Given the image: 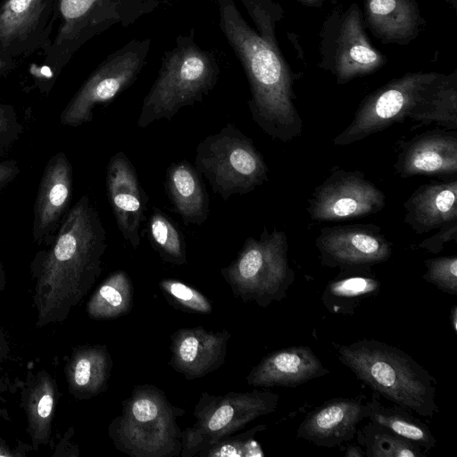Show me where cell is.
<instances>
[{
    "mask_svg": "<svg viewBox=\"0 0 457 457\" xmlns=\"http://www.w3.org/2000/svg\"><path fill=\"white\" fill-rule=\"evenodd\" d=\"M106 231L87 195L69 210L50 247L30 267L36 326L61 323L79 302L98 271Z\"/></svg>",
    "mask_w": 457,
    "mask_h": 457,
    "instance_id": "cell-1",
    "label": "cell"
},
{
    "mask_svg": "<svg viewBox=\"0 0 457 457\" xmlns=\"http://www.w3.org/2000/svg\"><path fill=\"white\" fill-rule=\"evenodd\" d=\"M220 27L240 60L251 89L253 120L270 137L288 142L302 132L295 106L294 79L278 46L269 43L243 19L231 0H220Z\"/></svg>",
    "mask_w": 457,
    "mask_h": 457,
    "instance_id": "cell-2",
    "label": "cell"
},
{
    "mask_svg": "<svg viewBox=\"0 0 457 457\" xmlns=\"http://www.w3.org/2000/svg\"><path fill=\"white\" fill-rule=\"evenodd\" d=\"M332 345L341 363L373 392L424 417L438 411L435 378L403 350L375 339Z\"/></svg>",
    "mask_w": 457,
    "mask_h": 457,
    "instance_id": "cell-3",
    "label": "cell"
},
{
    "mask_svg": "<svg viewBox=\"0 0 457 457\" xmlns=\"http://www.w3.org/2000/svg\"><path fill=\"white\" fill-rule=\"evenodd\" d=\"M214 58L189 39L167 53L159 75L143 101L138 128L170 120L181 108L200 102L217 82Z\"/></svg>",
    "mask_w": 457,
    "mask_h": 457,
    "instance_id": "cell-4",
    "label": "cell"
},
{
    "mask_svg": "<svg viewBox=\"0 0 457 457\" xmlns=\"http://www.w3.org/2000/svg\"><path fill=\"white\" fill-rule=\"evenodd\" d=\"M195 164L224 201L249 193L268 180V167L262 154L232 123L198 143Z\"/></svg>",
    "mask_w": 457,
    "mask_h": 457,
    "instance_id": "cell-5",
    "label": "cell"
},
{
    "mask_svg": "<svg viewBox=\"0 0 457 457\" xmlns=\"http://www.w3.org/2000/svg\"><path fill=\"white\" fill-rule=\"evenodd\" d=\"M320 67L330 72L339 85L371 74L386 58L370 42L356 3L338 6L325 19L320 33Z\"/></svg>",
    "mask_w": 457,
    "mask_h": 457,
    "instance_id": "cell-6",
    "label": "cell"
},
{
    "mask_svg": "<svg viewBox=\"0 0 457 457\" xmlns=\"http://www.w3.org/2000/svg\"><path fill=\"white\" fill-rule=\"evenodd\" d=\"M439 74L409 72L368 95L351 123L334 138V144L345 146L408 119Z\"/></svg>",
    "mask_w": 457,
    "mask_h": 457,
    "instance_id": "cell-7",
    "label": "cell"
},
{
    "mask_svg": "<svg viewBox=\"0 0 457 457\" xmlns=\"http://www.w3.org/2000/svg\"><path fill=\"white\" fill-rule=\"evenodd\" d=\"M285 232L264 228L260 238L249 237L238 254L231 273L252 290L260 303L282 301L295 281L288 264Z\"/></svg>",
    "mask_w": 457,
    "mask_h": 457,
    "instance_id": "cell-8",
    "label": "cell"
},
{
    "mask_svg": "<svg viewBox=\"0 0 457 457\" xmlns=\"http://www.w3.org/2000/svg\"><path fill=\"white\" fill-rule=\"evenodd\" d=\"M139 43L117 51L92 73L62 111V124L77 127L91 121L96 105L112 101L135 81L145 60V49Z\"/></svg>",
    "mask_w": 457,
    "mask_h": 457,
    "instance_id": "cell-9",
    "label": "cell"
},
{
    "mask_svg": "<svg viewBox=\"0 0 457 457\" xmlns=\"http://www.w3.org/2000/svg\"><path fill=\"white\" fill-rule=\"evenodd\" d=\"M386 204L384 193L360 171L335 170L309 199L308 213L316 221L359 219Z\"/></svg>",
    "mask_w": 457,
    "mask_h": 457,
    "instance_id": "cell-10",
    "label": "cell"
},
{
    "mask_svg": "<svg viewBox=\"0 0 457 457\" xmlns=\"http://www.w3.org/2000/svg\"><path fill=\"white\" fill-rule=\"evenodd\" d=\"M315 245L321 263L340 270H371L392 254L390 242L375 224L325 227L316 237Z\"/></svg>",
    "mask_w": 457,
    "mask_h": 457,
    "instance_id": "cell-11",
    "label": "cell"
},
{
    "mask_svg": "<svg viewBox=\"0 0 457 457\" xmlns=\"http://www.w3.org/2000/svg\"><path fill=\"white\" fill-rule=\"evenodd\" d=\"M106 187L116 224L123 238L133 247L138 246L147 197L133 164L123 152L112 155L107 164Z\"/></svg>",
    "mask_w": 457,
    "mask_h": 457,
    "instance_id": "cell-12",
    "label": "cell"
},
{
    "mask_svg": "<svg viewBox=\"0 0 457 457\" xmlns=\"http://www.w3.org/2000/svg\"><path fill=\"white\" fill-rule=\"evenodd\" d=\"M363 396L336 397L307 413L297 428V437L317 446L335 447L353 439L358 425L368 419Z\"/></svg>",
    "mask_w": 457,
    "mask_h": 457,
    "instance_id": "cell-13",
    "label": "cell"
},
{
    "mask_svg": "<svg viewBox=\"0 0 457 457\" xmlns=\"http://www.w3.org/2000/svg\"><path fill=\"white\" fill-rule=\"evenodd\" d=\"M402 178L416 175L455 176L456 130H432L403 142L395 164Z\"/></svg>",
    "mask_w": 457,
    "mask_h": 457,
    "instance_id": "cell-14",
    "label": "cell"
},
{
    "mask_svg": "<svg viewBox=\"0 0 457 457\" xmlns=\"http://www.w3.org/2000/svg\"><path fill=\"white\" fill-rule=\"evenodd\" d=\"M72 195V167L63 153L54 154L47 162L34 207L33 237L46 242L56 228Z\"/></svg>",
    "mask_w": 457,
    "mask_h": 457,
    "instance_id": "cell-15",
    "label": "cell"
},
{
    "mask_svg": "<svg viewBox=\"0 0 457 457\" xmlns=\"http://www.w3.org/2000/svg\"><path fill=\"white\" fill-rule=\"evenodd\" d=\"M328 373L309 346L297 345L265 357L253 371L250 382L261 386L295 387Z\"/></svg>",
    "mask_w": 457,
    "mask_h": 457,
    "instance_id": "cell-16",
    "label": "cell"
},
{
    "mask_svg": "<svg viewBox=\"0 0 457 457\" xmlns=\"http://www.w3.org/2000/svg\"><path fill=\"white\" fill-rule=\"evenodd\" d=\"M404 221L425 234L457 221V180L420 186L404 202Z\"/></svg>",
    "mask_w": 457,
    "mask_h": 457,
    "instance_id": "cell-17",
    "label": "cell"
},
{
    "mask_svg": "<svg viewBox=\"0 0 457 457\" xmlns=\"http://www.w3.org/2000/svg\"><path fill=\"white\" fill-rule=\"evenodd\" d=\"M365 25L384 44L407 45L425 25L416 0H364Z\"/></svg>",
    "mask_w": 457,
    "mask_h": 457,
    "instance_id": "cell-18",
    "label": "cell"
},
{
    "mask_svg": "<svg viewBox=\"0 0 457 457\" xmlns=\"http://www.w3.org/2000/svg\"><path fill=\"white\" fill-rule=\"evenodd\" d=\"M59 396L55 378L45 370L29 373L23 383L21 401L32 450L37 451L50 442Z\"/></svg>",
    "mask_w": 457,
    "mask_h": 457,
    "instance_id": "cell-19",
    "label": "cell"
},
{
    "mask_svg": "<svg viewBox=\"0 0 457 457\" xmlns=\"http://www.w3.org/2000/svg\"><path fill=\"white\" fill-rule=\"evenodd\" d=\"M166 189L175 211L186 224L200 225L209 214V198L199 172L187 161L167 170Z\"/></svg>",
    "mask_w": 457,
    "mask_h": 457,
    "instance_id": "cell-20",
    "label": "cell"
},
{
    "mask_svg": "<svg viewBox=\"0 0 457 457\" xmlns=\"http://www.w3.org/2000/svg\"><path fill=\"white\" fill-rule=\"evenodd\" d=\"M380 290L381 282L371 270H344L328 281L321 302L333 314L353 315L364 300L378 295Z\"/></svg>",
    "mask_w": 457,
    "mask_h": 457,
    "instance_id": "cell-21",
    "label": "cell"
},
{
    "mask_svg": "<svg viewBox=\"0 0 457 457\" xmlns=\"http://www.w3.org/2000/svg\"><path fill=\"white\" fill-rule=\"evenodd\" d=\"M408 119L420 125L436 123L449 130L457 129V71L440 73Z\"/></svg>",
    "mask_w": 457,
    "mask_h": 457,
    "instance_id": "cell-22",
    "label": "cell"
},
{
    "mask_svg": "<svg viewBox=\"0 0 457 457\" xmlns=\"http://www.w3.org/2000/svg\"><path fill=\"white\" fill-rule=\"evenodd\" d=\"M379 395L373 392L368 406V420L391 429L397 435L417 444L425 451L432 450L436 440L428 427L408 410L394 403L385 406L379 401Z\"/></svg>",
    "mask_w": 457,
    "mask_h": 457,
    "instance_id": "cell-23",
    "label": "cell"
},
{
    "mask_svg": "<svg viewBox=\"0 0 457 457\" xmlns=\"http://www.w3.org/2000/svg\"><path fill=\"white\" fill-rule=\"evenodd\" d=\"M357 442L367 457H425L420 446L382 425L369 420L357 429Z\"/></svg>",
    "mask_w": 457,
    "mask_h": 457,
    "instance_id": "cell-24",
    "label": "cell"
},
{
    "mask_svg": "<svg viewBox=\"0 0 457 457\" xmlns=\"http://www.w3.org/2000/svg\"><path fill=\"white\" fill-rule=\"evenodd\" d=\"M103 366V358L97 350H74L65 366L69 392L76 398L95 393L102 381Z\"/></svg>",
    "mask_w": 457,
    "mask_h": 457,
    "instance_id": "cell-25",
    "label": "cell"
},
{
    "mask_svg": "<svg viewBox=\"0 0 457 457\" xmlns=\"http://www.w3.org/2000/svg\"><path fill=\"white\" fill-rule=\"evenodd\" d=\"M45 0H6L0 10V42L21 39L36 25Z\"/></svg>",
    "mask_w": 457,
    "mask_h": 457,
    "instance_id": "cell-26",
    "label": "cell"
},
{
    "mask_svg": "<svg viewBox=\"0 0 457 457\" xmlns=\"http://www.w3.org/2000/svg\"><path fill=\"white\" fill-rule=\"evenodd\" d=\"M148 236L152 244L168 260L185 261V240L176 224L161 210L154 208L148 220Z\"/></svg>",
    "mask_w": 457,
    "mask_h": 457,
    "instance_id": "cell-27",
    "label": "cell"
},
{
    "mask_svg": "<svg viewBox=\"0 0 457 457\" xmlns=\"http://www.w3.org/2000/svg\"><path fill=\"white\" fill-rule=\"evenodd\" d=\"M127 286L125 276L117 273L103 284L87 304V312L92 317H106L125 304L122 288Z\"/></svg>",
    "mask_w": 457,
    "mask_h": 457,
    "instance_id": "cell-28",
    "label": "cell"
},
{
    "mask_svg": "<svg viewBox=\"0 0 457 457\" xmlns=\"http://www.w3.org/2000/svg\"><path fill=\"white\" fill-rule=\"evenodd\" d=\"M427 268L422 278L436 286L439 290L457 294V256H441L425 260Z\"/></svg>",
    "mask_w": 457,
    "mask_h": 457,
    "instance_id": "cell-29",
    "label": "cell"
},
{
    "mask_svg": "<svg viewBox=\"0 0 457 457\" xmlns=\"http://www.w3.org/2000/svg\"><path fill=\"white\" fill-rule=\"evenodd\" d=\"M164 287L174 297L193 309L202 312L210 309L209 304L201 295L180 282H165Z\"/></svg>",
    "mask_w": 457,
    "mask_h": 457,
    "instance_id": "cell-30",
    "label": "cell"
},
{
    "mask_svg": "<svg viewBox=\"0 0 457 457\" xmlns=\"http://www.w3.org/2000/svg\"><path fill=\"white\" fill-rule=\"evenodd\" d=\"M438 229V232L420 242L419 247L430 253H438L444 249L445 244L457 239V221Z\"/></svg>",
    "mask_w": 457,
    "mask_h": 457,
    "instance_id": "cell-31",
    "label": "cell"
},
{
    "mask_svg": "<svg viewBox=\"0 0 457 457\" xmlns=\"http://www.w3.org/2000/svg\"><path fill=\"white\" fill-rule=\"evenodd\" d=\"M96 2V0H62L61 10L66 21H76L87 14Z\"/></svg>",
    "mask_w": 457,
    "mask_h": 457,
    "instance_id": "cell-32",
    "label": "cell"
},
{
    "mask_svg": "<svg viewBox=\"0 0 457 457\" xmlns=\"http://www.w3.org/2000/svg\"><path fill=\"white\" fill-rule=\"evenodd\" d=\"M136 420L142 422L153 420L158 414L157 405L149 399H139L132 406Z\"/></svg>",
    "mask_w": 457,
    "mask_h": 457,
    "instance_id": "cell-33",
    "label": "cell"
},
{
    "mask_svg": "<svg viewBox=\"0 0 457 457\" xmlns=\"http://www.w3.org/2000/svg\"><path fill=\"white\" fill-rule=\"evenodd\" d=\"M234 410L230 405L220 406L209 420V428L217 431L226 427L233 418Z\"/></svg>",
    "mask_w": 457,
    "mask_h": 457,
    "instance_id": "cell-34",
    "label": "cell"
},
{
    "mask_svg": "<svg viewBox=\"0 0 457 457\" xmlns=\"http://www.w3.org/2000/svg\"><path fill=\"white\" fill-rule=\"evenodd\" d=\"M29 445L19 444L15 448L0 439V457H23L27 455Z\"/></svg>",
    "mask_w": 457,
    "mask_h": 457,
    "instance_id": "cell-35",
    "label": "cell"
},
{
    "mask_svg": "<svg viewBox=\"0 0 457 457\" xmlns=\"http://www.w3.org/2000/svg\"><path fill=\"white\" fill-rule=\"evenodd\" d=\"M9 385L0 379V420H10V412L7 407L5 395L9 390Z\"/></svg>",
    "mask_w": 457,
    "mask_h": 457,
    "instance_id": "cell-36",
    "label": "cell"
},
{
    "mask_svg": "<svg viewBox=\"0 0 457 457\" xmlns=\"http://www.w3.org/2000/svg\"><path fill=\"white\" fill-rule=\"evenodd\" d=\"M10 344L4 330L0 328V371L10 357Z\"/></svg>",
    "mask_w": 457,
    "mask_h": 457,
    "instance_id": "cell-37",
    "label": "cell"
},
{
    "mask_svg": "<svg viewBox=\"0 0 457 457\" xmlns=\"http://www.w3.org/2000/svg\"><path fill=\"white\" fill-rule=\"evenodd\" d=\"M17 172V168L11 163H0V186L12 179Z\"/></svg>",
    "mask_w": 457,
    "mask_h": 457,
    "instance_id": "cell-38",
    "label": "cell"
},
{
    "mask_svg": "<svg viewBox=\"0 0 457 457\" xmlns=\"http://www.w3.org/2000/svg\"><path fill=\"white\" fill-rule=\"evenodd\" d=\"M347 457H363L365 455L364 450L359 445H349L344 453Z\"/></svg>",
    "mask_w": 457,
    "mask_h": 457,
    "instance_id": "cell-39",
    "label": "cell"
},
{
    "mask_svg": "<svg viewBox=\"0 0 457 457\" xmlns=\"http://www.w3.org/2000/svg\"><path fill=\"white\" fill-rule=\"evenodd\" d=\"M306 6L311 7H321L327 0H296Z\"/></svg>",
    "mask_w": 457,
    "mask_h": 457,
    "instance_id": "cell-40",
    "label": "cell"
},
{
    "mask_svg": "<svg viewBox=\"0 0 457 457\" xmlns=\"http://www.w3.org/2000/svg\"><path fill=\"white\" fill-rule=\"evenodd\" d=\"M450 320H452V325L454 332H457V307L454 305L451 311Z\"/></svg>",
    "mask_w": 457,
    "mask_h": 457,
    "instance_id": "cell-41",
    "label": "cell"
},
{
    "mask_svg": "<svg viewBox=\"0 0 457 457\" xmlns=\"http://www.w3.org/2000/svg\"><path fill=\"white\" fill-rule=\"evenodd\" d=\"M7 129V119L4 112L0 107V132L4 131Z\"/></svg>",
    "mask_w": 457,
    "mask_h": 457,
    "instance_id": "cell-42",
    "label": "cell"
},
{
    "mask_svg": "<svg viewBox=\"0 0 457 457\" xmlns=\"http://www.w3.org/2000/svg\"><path fill=\"white\" fill-rule=\"evenodd\" d=\"M6 287V278L3 269V265L0 262V292H2Z\"/></svg>",
    "mask_w": 457,
    "mask_h": 457,
    "instance_id": "cell-43",
    "label": "cell"
},
{
    "mask_svg": "<svg viewBox=\"0 0 457 457\" xmlns=\"http://www.w3.org/2000/svg\"><path fill=\"white\" fill-rule=\"evenodd\" d=\"M445 1H446L448 4H450L453 9H456L457 0H445Z\"/></svg>",
    "mask_w": 457,
    "mask_h": 457,
    "instance_id": "cell-44",
    "label": "cell"
},
{
    "mask_svg": "<svg viewBox=\"0 0 457 457\" xmlns=\"http://www.w3.org/2000/svg\"><path fill=\"white\" fill-rule=\"evenodd\" d=\"M2 66H3V62H2V61H1V59H0V68H1Z\"/></svg>",
    "mask_w": 457,
    "mask_h": 457,
    "instance_id": "cell-45",
    "label": "cell"
}]
</instances>
